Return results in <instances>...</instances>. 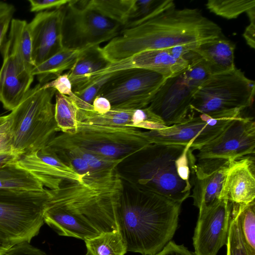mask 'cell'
<instances>
[{
    "mask_svg": "<svg viewBox=\"0 0 255 255\" xmlns=\"http://www.w3.org/2000/svg\"><path fill=\"white\" fill-rule=\"evenodd\" d=\"M44 223L59 235L84 241L118 230L117 211L124 195L116 171L48 190Z\"/></svg>",
    "mask_w": 255,
    "mask_h": 255,
    "instance_id": "cell-1",
    "label": "cell"
},
{
    "mask_svg": "<svg viewBox=\"0 0 255 255\" xmlns=\"http://www.w3.org/2000/svg\"><path fill=\"white\" fill-rule=\"evenodd\" d=\"M221 27L197 8L171 7L120 34L102 48L114 62L148 50L165 49L184 44H200L220 37Z\"/></svg>",
    "mask_w": 255,
    "mask_h": 255,
    "instance_id": "cell-2",
    "label": "cell"
},
{
    "mask_svg": "<svg viewBox=\"0 0 255 255\" xmlns=\"http://www.w3.org/2000/svg\"><path fill=\"white\" fill-rule=\"evenodd\" d=\"M181 205L146 191L131 199L123 195L116 218L127 252L142 255L160 252L175 233Z\"/></svg>",
    "mask_w": 255,
    "mask_h": 255,
    "instance_id": "cell-3",
    "label": "cell"
},
{
    "mask_svg": "<svg viewBox=\"0 0 255 255\" xmlns=\"http://www.w3.org/2000/svg\"><path fill=\"white\" fill-rule=\"evenodd\" d=\"M151 143L146 131L134 127L94 124L78 120V129L72 134L56 135L44 149L57 154L79 148L109 158L127 157L146 148Z\"/></svg>",
    "mask_w": 255,
    "mask_h": 255,
    "instance_id": "cell-4",
    "label": "cell"
},
{
    "mask_svg": "<svg viewBox=\"0 0 255 255\" xmlns=\"http://www.w3.org/2000/svg\"><path fill=\"white\" fill-rule=\"evenodd\" d=\"M192 151L189 145L151 144L142 150L137 182L144 191L182 204L191 192Z\"/></svg>",
    "mask_w": 255,
    "mask_h": 255,
    "instance_id": "cell-5",
    "label": "cell"
},
{
    "mask_svg": "<svg viewBox=\"0 0 255 255\" xmlns=\"http://www.w3.org/2000/svg\"><path fill=\"white\" fill-rule=\"evenodd\" d=\"M56 91L38 83L30 88L9 114L13 152L18 156L44 148L60 129L52 99Z\"/></svg>",
    "mask_w": 255,
    "mask_h": 255,
    "instance_id": "cell-6",
    "label": "cell"
},
{
    "mask_svg": "<svg viewBox=\"0 0 255 255\" xmlns=\"http://www.w3.org/2000/svg\"><path fill=\"white\" fill-rule=\"evenodd\" d=\"M255 88V82L236 67L211 75L195 93L191 115H205L217 120L240 117L243 111L252 105Z\"/></svg>",
    "mask_w": 255,
    "mask_h": 255,
    "instance_id": "cell-7",
    "label": "cell"
},
{
    "mask_svg": "<svg viewBox=\"0 0 255 255\" xmlns=\"http://www.w3.org/2000/svg\"><path fill=\"white\" fill-rule=\"evenodd\" d=\"M255 123L251 118L233 119L213 139L197 149L191 173L210 174L243 157L255 153Z\"/></svg>",
    "mask_w": 255,
    "mask_h": 255,
    "instance_id": "cell-8",
    "label": "cell"
},
{
    "mask_svg": "<svg viewBox=\"0 0 255 255\" xmlns=\"http://www.w3.org/2000/svg\"><path fill=\"white\" fill-rule=\"evenodd\" d=\"M48 198V189L0 190V237L13 245L30 243L44 223Z\"/></svg>",
    "mask_w": 255,
    "mask_h": 255,
    "instance_id": "cell-9",
    "label": "cell"
},
{
    "mask_svg": "<svg viewBox=\"0 0 255 255\" xmlns=\"http://www.w3.org/2000/svg\"><path fill=\"white\" fill-rule=\"evenodd\" d=\"M123 26L70 0L64 5L61 34L63 48L82 50L118 36Z\"/></svg>",
    "mask_w": 255,
    "mask_h": 255,
    "instance_id": "cell-10",
    "label": "cell"
},
{
    "mask_svg": "<svg viewBox=\"0 0 255 255\" xmlns=\"http://www.w3.org/2000/svg\"><path fill=\"white\" fill-rule=\"evenodd\" d=\"M111 74L97 95L108 99L111 108L135 110L147 107L167 79L159 73L142 69Z\"/></svg>",
    "mask_w": 255,
    "mask_h": 255,
    "instance_id": "cell-11",
    "label": "cell"
},
{
    "mask_svg": "<svg viewBox=\"0 0 255 255\" xmlns=\"http://www.w3.org/2000/svg\"><path fill=\"white\" fill-rule=\"evenodd\" d=\"M233 119L195 115L182 123L161 129L146 130V133L151 143L189 145L192 151L197 150L216 137Z\"/></svg>",
    "mask_w": 255,
    "mask_h": 255,
    "instance_id": "cell-12",
    "label": "cell"
},
{
    "mask_svg": "<svg viewBox=\"0 0 255 255\" xmlns=\"http://www.w3.org/2000/svg\"><path fill=\"white\" fill-rule=\"evenodd\" d=\"M183 72L167 78L147 106L167 127L182 123L193 116L191 103L198 88L187 80Z\"/></svg>",
    "mask_w": 255,
    "mask_h": 255,
    "instance_id": "cell-13",
    "label": "cell"
},
{
    "mask_svg": "<svg viewBox=\"0 0 255 255\" xmlns=\"http://www.w3.org/2000/svg\"><path fill=\"white\" fill-rule=\"evenodd\" d=\"M232 204L221 199L214 207L198 216L193 237L194 255H217L226 245Z\"/></svg>",
    "mask_w": 255,
    "mask_h": 255,
    "instance_id": "cell-14",
    "label": "cell"
},
{
    "mask_svg": "<svg viewBox=\"0 0 255 255\" xmlns=\"http://www.w3.org/2000/svg\"><path fill=\"white\" fill-rule=\"evenodd\" d=\"M64 5L37 12L28 23L32 42V60L34 67L63 48L61 27Z\"/></svg>",
    "mask_w": 255,
    "mask_h": 255,
    "instance_id": "cell-15",
    "label": "cell"
},
{
    "mask_svg": "<svg viewBox=\"0 0 255 255\" xmlns=\"http://www.w3.org/2000/svg\"><path fill=\"white\" fill-rule=\"evenodd\" d=\"M188 65L185 60L174 58L166 49L148 50L110 63L106 67L92 74L89 81L102 75L131 69L150 70L167 79L181 73Z\"/></svg>",
    "mask_w": 255,
    "mask_h": 255,
    "instance_id": "cell-16",
    "label": "cell"
},
{
    "mask_svg": "<svg viewBox=\"0 0 255 255\" xmlns=\"http://www.w3.org/2000/svg\"><path fill=\"white\" fill-rule=\"evenodd\" d=\"M0 51L2 63L0 69V102L5 110L12 111L30 89L34 76L20 71L6 40Z\"/></svg>",
    "mask_w": 255,
    "mask_h": 255,
    "instance_id": "cell-17",
    "label": "cell"
},
{
    "mask_svg": "<svg viewBox=\"0 0 255 255\" xmlns=\"http://www.w3.org/2000/svg\"><path fill=\"white\" fill-rule=\"evenodd\" d=\"M254 162L249 158L237 160L228 167L221 199L233 205L247 204L255 200Z\"/></svg>",
    "mask_w": 255,
    "mask_h": 255,
    "instance_id": "cell-18",
    "label": "cell"
},
{
    "mask_svg": "<svg viewBox=\"0 0 255 255\" xmlns=\"http://www.w3.org/2000/svg\"><path fill=\"white\" fill-rule=\"evenodd\" d=\"M17 162L48 190H55L65 182H78L83 178L76 171L61 170L52 166L41 157L38 150L19 156Z\"/></svg>",
    "mask_w": 255,
    "mask_h": 255,
    "instance_id": "cell-19",
    "label": "cell"
},
{
    "mask_svg": "<svg viewBox=\"0 0 255 255\" xmlns=\"http://www.w3.org/2000/svg\"><path fill=\"white\" fill-rule=\"evenodd\" d=\"M229 166H223L207 175L193 174V204L199 209L202 215L221 199L222 191Z\"/></svg>",
    "mask_w": 255,
    "mask_h": 255,
    "instance_id": "cell-20",
    "label": "cell"
},
{
    "mask_svg": "<svg viewBox=\"0 0 255 255\" xmlns=\"http://www.w3.org/2000/svg\"><path fill=\"white\" fill-rule=\"evenodd\" d=\"M235 45L220 37L198 45L193 49L204 61L211 75L234 69Z\"/></svg>",
    "mask_w": 255,
    "mask_h": 255,
    "instance_id": "cell-21",
    "label": "cell"
},
{
    "mask_svg": "<svg viewBox=\"0 0 255 255\" xmlns=\"http://www.w3.org/2000/svg\"><path fill=\"white\" fill-rule=\"evenodd\" d=\"M110 63L100 45L83 49L73 67L67 72L73 92L83 88L88 84L92 74L106 67Z\"/></svg>",
    "mask_w": 255,
    "mask_h": 255,
    "instance_id": "cell-22",
    "label": "cell"
},
{
    "mask_svg": "<svg viewBox=\"0 0 255 255\" xmlns=\"http://www.w3.org/2000/svg\"><path fill=\"white\" fill-rule=\"evenodd\" d=\"M6 40L20 71L31 73L34 65L32 60V42L28 23L25 20L12 18L8 39Z\"/></svg>",
    "mask_w": 255,
    "mask_h": 255,
    "instance_id": "cell-23",
    "label": "cell"
},
{
    "mask_svg": "<svg viewBox=\"0 0 255 255\" xmlns=\"http://www.w3.org/2000/svg\"><path fill=\"white\" fill-rule=\"evenodd\" d=\"M82 50L63 48L39 65L34 66L31 73L36 76L39 84L43 85L63 74L64 71L70 70Z\"/></svg>",
    "mask_w": 255,
    "mask_h": 255,
    "instance_id": "cell-24",
    "label": "cell"
},
{
    "mask_svg": "<svg viewBox=\"0 0 255 255\" xmlns=\"http://www.w3.org/2000/svg\"><path fill=\"white\" fill-rule=\"evenodd\" d=\"M46 189L31 173L21 167L17 160L0 167V190L43 191Z\"/></svg>",
    "mask_w": 255,
    "mask_h": 255,
    "instance_id": "cell-25",
    "label": "cell"
},
{
    "mask_svg": "<svg viewBox=\"0 0 255 255\" xmlns=\"http://www.w3.org/2000/svg\"><path fill=\"white\" fill-rule=\"evenodd\" d=\"M77 3L125 26L129 21L134 0H82Z\"/></svg>",
    "mask_w": 255,
    "mask_h": 255,
    "instance_id": "cell-26",
    "label": "cell"
},
{
    "mask_svg": "<svg viewBox=\"0 0 255 255\" xmlns=\"http://www.w3.org/2000/svg\"><path fill=\"white\" fill-rule=\"evenodd\" d=\"M84 241L89 255H125L127 252L119 230L105 232Z\"/></svg>",
    "mask_w": 255,
    "mask_h": 255,
    "instance_id": "cell-27",
    "label": "cell"
},
{
    "mask_svg": "<svg viewBox=\"0 0 255 255\" xmlns=\"http://www.w3.org/2000/svg\"><path fill=\"white\" fill-rule=\"evenodd\" d=\"M55 119L60 130L72 134L78 129V107L73 99L56 92Z\"/></svg>",
    "mask_w": 255,
    "mask_h": 255,
    "instance_id": "cell-28",
    "label": "cell"
},
{
    "mask_svg": "<svg viewBox=\"0 0 255 255\" xmlns=\"http://www.w3.org/2000/svg\"><path fill=\"white\" fill-rule=\"evenodd\" d=\"M237 216L243 241L249 255H255V202L245 205H233Z\"/></svg>",
    "mask_w": 255,
    "mask_h": 255,
    "instance_id": "cell-29",
    "label": "cell"
},
{
    "mask_svg": "<svg viewBox=\"0 0 255 255\" xmlns=\"http://www.w3.org/2000/svg\"><path fill=\"white\" fill-rule=\"evenodd\" d=\"M173 6L171 0H134L129 21L123 28L138 25Z\"/></svg>",
    "mask_w": 255,
    "mask_h": 255,
    "instance_id": "cell-30",
    "label": "cell"
},
{
    "mask_svg": "<svg viewBox=\"0 0 255 255\" xmlns=\"http://www.w3.org/2000/svg\"><path fill=\"white\" fill-rule=\"evenodd\" d=\"M211 12L225 18L238 17L255 7V0H209L206 4Z\"/></svg>",
    "mask_w": 255,
    "mask_h": 255,
    "instance_id": "cell-31",
    "label": "cell"
},
{
    "mask_svg": "<svg viewBox=\"0 0 255 255\" xmlns=\"http://www.w3.org/2000/svg\"><path fill=\"white\" fill-rule=\"evenodd\" d=\"M62 152L68 153L80 157L93 169L102 173H108L115 171L118 165L126 158L117 159L107 158L79 148H73L58 153Z\"/></svg>",
    "mask_w": 255,
    "mask_h": 255,
    "instance_id": "cell-32",
    "label": "cell"
},
{
    "mask_svg": "<svg viewBox=\"0 0 255 255\" xmlns=\"http://www.w3.org/2000/svg\"><path fill=\"white\" fill-rule=\"evenodd\" d=\"M130 127L147 130H159L167 127L148 107L134 110Z\"/></svg>",
    "mask_w": 255,
    "mask_h": 255,
    "instance_id": "cell-33",
    "label": "cell"
},
{
    "mask_svg": "<svg viewBox=\"0 0 255 255\" xmlns=\"http://www.w3.org/2000/svg\"><path fill=\"white\" fill-rule=\"evenodd\" d=\"M227 246V255H249L242 240L237 216L232 209Z\"/></svg>",
    "mask_w": 255,
    "mask_h": 255,
    "instance_id": "cell-34",
    "label": "cell"
},
{
    "mask_svg": "<svg viewBox=\"0 0 255 255\" xmlns=\"http://www.w3.org/2000/svg\"><path fill=\"white\" fill-rule=\"evenodd\" d=\"M111 76L112 74H109L97 77L80 90L74 92L77 97L74 100L76 105L77 106L83 104L92 105L94 100Z\"/></svg>",
    "mask_w": 255,
    "mask_h": 255,
    "instance_id": "cell-35",
    "label": "cell"
},
{
    "mask_svg": "<svg viewBox=\"0 0 255 255\" xmlns=\"http://www.w3.org/2000/svg\"><path fill=\"white\" fill-rule=\"evenodd\" d=\"M183 73L188 81L198 88L211 76L201 57L189 64Z\"/></svg>",
    "mask_w": 255,
    "mask_h": 255,
    "instance_id": "cell-36",
    "label": "cell"
},
{
    "mask_svg": "<svg viewBox=\"0 0 255 255\" xmlns=\"http://www.w3.org/2000/svg\"><path fill=\"white\" fill-rule=\"evenodd\" d=\"M56 155L58 157H64L67 161L66 163L72 166L83 178L92 177L98 175L107 174L95 171L86 161L78 156L65 152L60 153Z\"/></svg>",
    "mask_w": 255,
    "mask_h": 255,
    "instance_id": "cell-37",
    "label": "cell"
},
{
    "mask_svg": "<svg viewBox=\"0 0 255 255\" xmlns=\"http://www.w3.org/2000/svg\"><path fill=\"white\" fill-rule=\"evenodd\" d=\"M12 144L10 116H0V153L13 152Z\"/></svg>",
    "mask_w": 255,
    "mask_h": 255,
    "instance_id": "cell-38",
    "label": "cell"
},
{
    "mask_svg": "<svg viewBox=\"0 0 255 255\" xmlns=\"http://www.w3.org/2000/svg\"><path fill=\"white\" fill-rule=\"evenodd\" d=\"M43 88H52L60 94L70 97L74 99L76 96L73 92L72 85L67 73L58 77L55 79L42 85Z\"/></svg>",
    "mask_w": 255,
    "mask_h": 255,
    "instance_id": "cell-39",
    "label": "cell"
},
{
    "mask_svg": "<svg viewBox=\"0 0 255 255\" xmlns=\"http://www.w3.org/2000/svg\"><path fill=\"white\" fill-rule=\"evenodd\" d=\"M2 255H48L28 242H22L12 246ZM85 255H89L88 253Z\"/></svg>",
    "mask_w": 255,
    "mask_h": 255,
    "instance_id": "cell-40",
    "label": "cell"
},
{
    "mask_svg": "<svg viewBox=\"0 0 255 255\" xmlns=\"http://www.w3.org/2000/svg\"><path fill=\"white\" fill-rule=\"evenodd\" d=\"M70 0H29L30 10L39 12L61 7L66 4Z\"/></svg>",
    "mask_w": 255,
    "mask_h": 255,
    "instance_id": "cell-41",
    "label": "cell"
},
{
    "mask_svg": "<svg viewBox=\"0 0 255 255\" xmlns=\"http://www.w3.org/2000/svg\"><path fill=\"white\" fill-rule=\"evenodd\" d=\"M155 255H194L183 245H179L169 241L163 249Z\"/></svg>",
    "mask_w": 255,
    "mask_h": 255,
    "instance_id": "cell-42",
    "label": "cell"
},
{
    "mask_svg": "<svg viewBox=\"0 0 255 255\" xmlns=\"http://www.w3.org/2000/svg\"><path fill=\"white\" fill-rule=\"evenodd\" d=\"M14 12H12L0 17V49L6 40V34Z\"/></svg>",
    "mask_w": 255,
    "mask_h": 255,
    "instance_id": "cell-43",
    "label": "cell"
},
{
    "mask_svg": "<svg viewBox=\"0 0 255 255\" xmlns=\"http://www.w3.org/2000/svg\"><path fill=\"white\" fill-rule=\"evenodd\" d=\"M94 111L100 114H104L109 111L111 109V105L106 98L97 96L92 103Z\"/></svg>",
    "mask_w": 255,
    "mask_h": 255,
    "instance_id": "cell-44",
    "label": "cell"
},
{
    "mask_svg": "<svg viewBox=\"0 0 255 255\" xmlns=\"http://www.w3.org/2000/svg\"><path fill=\"white\" fill-rule=\"evenodd\" d=\"M255 22H250L247 27L243 36L247 44L252 48H255Z\"/></svg>",
    "mask_w": 255,
    "mask_h": 255,
    "instance_id": "cell-45",
    "label": "cell"
},
{
    "mask_svg": "<svg viewBox=\"0 0 255 255\" xmlns=\"http://www.w3.org/2000/svg\"><path fill=\"white\" fill-rule=\"evenodd\" d=\"M18 157L19 156L13 152L0 153V167L16 160Z\"/></svg>",
    "mask_w": 255,
    "mask_h": 255,
    "instance_id": "cell-46",
    "label": "cell"
},
{
    "mask_svg": "<svg viewBox=\"0 0 255 255\" xmlns=\"http://www.w3.org/2000/svg\"><path fill=\"white\" fill-rule=\"evenodd\" d=\"M13 245L10 242L0 237V255H2Z\"/></svg>",
    "mask_w": 255,
    "mask_h": 255,
    "instance_id": "cell-47",
    "label": "cell"
},
{
    "mask_svg": "<svg viewBox=\"0 0 255 255\" xmlns=\"http://www.w3.org/2000/svg\"><path fill=\"white\" fill-rule=\"evenodd\" d=\"M2 10L1 9V7L0 6V17L2 16Z\"/></svg>",
    "mask_w": 255,
    "mask_h": 255,
    "instance_id": "cell-48",
    "label": "cell"
}]
</instances>
